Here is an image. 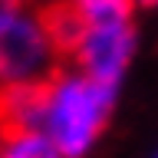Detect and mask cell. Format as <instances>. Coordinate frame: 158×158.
<instances>
[{"label": "cell", "instance_id": "cell-1", "mask_svg": "<svg viewBox=\"0 0 158 158\" xmlns=\"http://www.w3.org/2000/svg\"><path fill=\"white\" fill-rule=\"evenodd\" d=\"M115 102V89L79 69L53 73L40 82V132L63 158H82L99 142Z\"/></svg>", "mask_w": 158, "mask_h": 158}, {"label": "cell", "instance_id": "cell-2", "mask_svg": "<svg viewBox=\"0 0 158 158\" xmlns=\"http://www.w3.org/2000/svg\"><path fill=\"white\" fill-rule=\"evenodd\" d=\"M56 40L27 0H0V82L33 86L53 76Z\"/></svg>", "mask_w": 158, "mask_h": 158}, {"label": "cell", "instance_id": "cell-3", "mask_svg": "<svg viewBox=\"0 0 158 158\" xmlns=\"http://www.w3.org/2000/svg\"><path fill=\"white\" fill-rule=\"evenodd\" d=\"M135 46L138 36L132 20H118V23H82L79 20V30L66 49L73 53L79 73L92 76L102 86L118 89L122 76L135 59Z\"/></svg>", "mask_w": 158, "mask_h": 158}, {"label": "cell", "instance_id": "cell-4", "mask_svg": "<svg viewBox=\"0 0 158 158\" xmlns=\"http://www.w3.org/2000/svg\"><path fill=\"white\" fill-rule=\"evenodd\" d=\"M0 158H63L40 128H0Z\"/></svg>", "mask_w": 158, "mask_h": 158}, {"label": "cell", "instance_id": "cell-5", "mask_svg": "<svg viewBox=\"0 0 158 158\" xmlns=\"http://www.w3.org/2000/svg\"><path fill=\"white\" fill-rule=\"evenodd\" d=\"M69 7L82 23H118L132 20L135 0H69Z\"/></svg>", "mask_w": 158, "mask_h": 158}, {"label": "cell", "instance_id": "cell-6", "mask_svg": "<svg viewBox=\"0 0 158 158\" xmlns=\"http://www.w3.org/2000/svg\"><path fill=\"white\" fill-rule=\"evenodd\" d=\"M138 7H152V10H158V0H135Z\"/></svg>", "mask_w": 158, "mask_h": 158}, {"label": "cell", "instance_id": "cell-7", "mask_svg": "<svg viewBox=\"0 0 158 158\" xmlns=\"http://www.w3.org/2000/svg\"><path fill=\"white\" fill-rule=\"evenodd\" d=\"M27 3H59V0H27Z\"/></svg>", "mask_w": 158, "mask_h": 158}]
</instances>
